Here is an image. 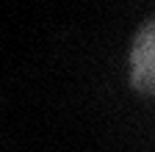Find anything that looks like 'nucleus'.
Instances as JSON below:
<instances>
[{"instance_id": "f257e3e1", "label": "nucleus", "mask_w": 155, "mask_h": 152, "mask_svg": "<svg viewBox=\"0 0 155 152\" xmlns=\"http://www.w3.org/2000/svg\"><path fill=\"white\" fill-rule=\"evenodd\" d=\"M130 83L144 94L155 89V22L150 20L133 42L130 53Z\"/></svg>"}]
</instances>
